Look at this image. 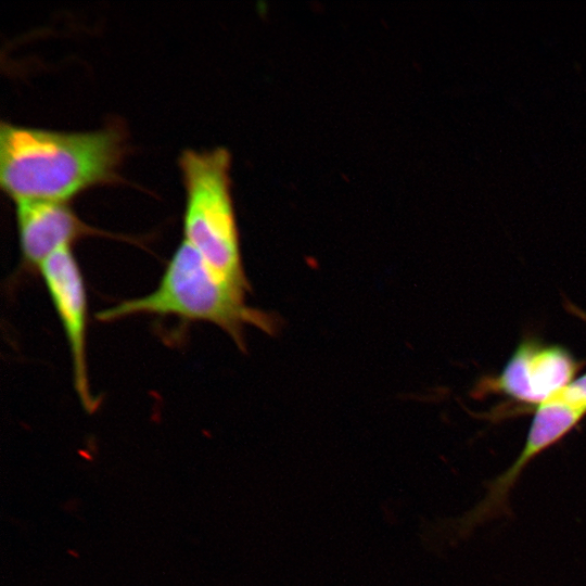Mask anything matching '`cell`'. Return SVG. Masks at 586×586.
Returning <instances> with one entry per match:
<instances>
[{
    "mask_svg": "<svg viewBox=\"0 0 586 586\" xmlns=\"http://www.w3.org/2000/svg\"><path fill=\"white\" fill-rule=\"evenodd\" d=\"M127 152L119 122L66 131L0 123V186L13 202L66 201L97 184L120 180Z\"/></svg>",
    "mask_w": 586,
    "mask_h": 586,
    "instance_id": "cell-1",
    "label": "cell"
},
{
    "mask_svg": "<svg viewBox=\"0 0 586 586\" xmlns=\"http://www.w3.org/2000/svg\"><path fill=\"white\" fill-rule=\"evenodd\" d=\"M244 291L220 277L186 240L169 258L157 286L150 293L122 301L97 314L101 322L135 315L176 316L205 321L224 330L244 349V329L272 334L278 321L271 314L245 303Z\"/></svg>",
    "mask_w": 586,
    "mask_h": 586,
    "instance_id": "cell-2",
    "label": "cell"
},
{
    "mask_svg": "<svg viewBox=\"0 0 586 586\" xmlns=\"http://www.w3.org/2000/svg\"><path fill=\"white\" fill-rule=\"evenodd\" d=\"M178 166L184 189L182 239L220 277L250 291L230 192L228 151L183 149Z\"/></svg>",
    "mask_w": 586,
    "mask_h": 586,
    "instance_id": "cell-3",
    "label": "cell"
},
{
    "mask_svg": "<svg viewBox=\"0 0 586 586\" xmlns=\"http://www.w3.org/2000/svg\"><path fill=\"white\" fill-rule=\"evenodd\" d=\"M62 324L72 360L75 391L82 407L92 412L87 364L88 301L84 277L72 245L55 250L37 268Z\"/></svg>",
    "mask_w": 586,
    "mask_h": 586,
    "instance_id": "cell-4",
    "label": "cell"
},
{
    "mask_svg": "<svg viewBox=\"0 0 586 586\" xmlns=\"http://www.w3.org/2000/svg\"><path fill=\"white\" fill-rule=\"evenodd\" d=\"M586 413L555 399L538 405L525 444L515 461L492 480L482 500L463 518L462 530L473 527L507 512L508 498L524 468L540 453L560 441Z\"/></svg>",
    "mask_w": 586,
    "mask_h": 586,
    "instance_id": "cell-5",
    "label": "cell"
},
{
    "mask_svg": "<svg viewBox=\"0 0 586 586\" xmlns=\"http://www.w3.org/2000/svg\"><path fill=\"white\" fill-rule=\"evenodd\" d=\"M578 366L563 347L525 341L492 384L514 399L539 405L571 383Z\"/></svg>",
    "mask_w": 586,
    "mask_h": 586,
    "instance_id": "cell-6",
    "label": "cell"
},
{
    "mask_svg": "<svg viewBox=\"0 0 586 586\" xmlns=\"http://www.w3.org/2000/svg\"><path fill=\"white\" fill-rule=\"evenodd\" d=\"M14 205L22 258L30 268L79 238L103 233L85 224L66 201L22 200Z\"/></svg>",
    "mask_w": 586,
    "mask_h": 586,
    "instance_id": "cell-7",
    "label": "cell"
},
{
    "mask_svg": "<svg viewBox=\"0 0 586 586\" xmlns=\"http://www.w3.org/2000/svg\"><path fill=\"white\" fill-rule=\"evenodd\" d=\"M548 399L562 402L586 413V373L573 380Z\"/></svg>",
    "mask_w": 586,
    "mask_h": 586,
    "instance_id": "cell-8",
    "label": "cell"
}]
</instances>
